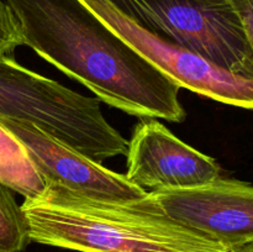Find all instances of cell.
<instances>
[{"label":"cell","mask_w":253,"mask_h":252,"mask_svg":"<svg viewBox=\"0 0 253 252\" xmlns=\"http://www.w3.org/2000/svg\"><path fill=\"white\" fill-rule=\"evenodd\" d=\"M24 44L100 101L138 118L182 123L179 88L81 0H5Z\"/></svg>","instance_id":"cell-1"},{"label":"cell","mask_w":253,"mask_h":252,"mask_svg":"<svg viewBox=\"0 0 253 252\" xmlns=\"http://www.w3.org/2000/svg\"><path fill=\"white\" fill-rule=\"evenodd\" d=\"M30 240L79 252H231L221 242L136 203H109L47 187L25 199Z\"/></svg>","instance_id":"cell-2"},{"label":"cell","mask_w":253,"mask_h":252,"mask_svg":"<svg viewBox=\"0 0 253 252\" xmlns=\"http://www.w3.org/2000/svg\"><path fill=\"white\" fill-rule=\"evenodd\" d=\"M147 31L253 78V53L230 0H110Z\"/></svg>","instance_id":"cell-3"},{"label":"cell","mask_w":253,"mask_h":252,"mask_svg":"<svg viewBox=\"0 0 253 252\" xmlns=\"http://www.w3.org/2000/svg\"><path fill=\"white\" fill-rule=\"evenodd\" d=\"M81 1L179 89L253 110V78L227 71L198 52L147 31L110 0Z\"/></svg>","instance_id":"cell-4"},{"label":"cell","mask_w":253,"mask_h":252,"mask_svg":"<svg viewBox=\"0 0 253 252\" xmlns=\"http://www.w3.org/2000/svg\"><path fill=\"white\" fill-rule=\"evenodd\" d=\"M136 204L221 242L229 249L253 240V184L217 179L192 189L155 190Z\"/></svg>","instance_id":"cell-5"},{"label":"cell","mask_w":253,"mask_h":252,"mask_svg":"<svg viewBox=\"0 0 253 252\" xmlns=\"http://www.w3.org/2000/svg\"><path fill=\"white\" fill-rule=\"evenodd\" d=\"M0 123L21 141L46 187L124 204L140 202L147 194L125 174L108 169L29 121L0 116Z\"/></svg>","instance_id":"cell-6"},{"label":"cell","mask_w":253,"mask_h":252,"mask_svg":"<svg viewBox=\"0 0 253 252\" xmlns=\"http://www.w3.org/2000/svg\"><path fill=\"white\" fill-rule=\"evenodd\" d=\"M126 156L125 175L150 192L203 187L221 173L214 158L183 142L155 118H145L136 125Z\"/></svg>","instance_id":"cell-7"},{"label":"cell","mask_w":253,"mask_h":252,"mask_svg":"<svg viewBox=\"0 0 253 252\" xmlns=\"http://www.w3.org/2000/svg\"><path fill=\"white\" fill-rule=\"evenodd\" d=\"M0 183L34 199L46 192V183L32 163L21 141L0 123Z\"/></svg>","instance_id":"cell-8"},{"label":"cell","mask_w":253,"mask_h":252,"mask_svg":"<svg viewBox=\"0 0 253 252\" xmlns=\"http://www.w3.org/2000/svg\"><path fill=\"white\" fill-rule=\"evenodd\" d=\"M29 242V224L21 205L12 190L0 183V252H24Z\"/></svg>","instance_id":"cell-9"},{"label":"cell","mask_w":253,"mask_h":252,"mask_svg":"<svg viewBox=\"0 0 253 252\" xmlns=\"http://www.w3.org/2000/svg\"><path fill=\"white\" fill-rule=\"evenodd\" d=\"M22 44L19 21L5 0H0V57H14L16 47Z\"/></svg>","instance_id":"cell-10"},{"label":"cell","mask_w":253,"mask_h":252,"mask_svg":"<svg viewBox=\"0 0 253 252\" xmlns=\"http://www.w3.org/2000/svg\"><path fill=\"white\" fill-rule=\"evenodd\" d=\"M237 12L253 53V0H230Z\"/></svg>","instance_id":"cell-11"},{"label":"cell","mask_w":253,"mask_h":252,"mask_svg":"<svg viewBox=\"0 0 253 252\" xmlns=\"http://www.w3.org/2000/svg\"><path fill=\"white\" fill-rule=\"evenodd\" d=\"M231 252H253V240L250 242H246V244H242L240 246L232 247L230 249Z\"/></svg>","instance_id":"cell-12"}]
</instances>
